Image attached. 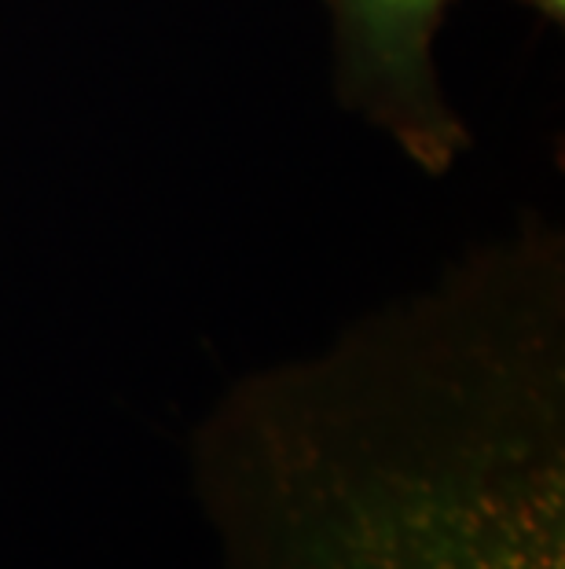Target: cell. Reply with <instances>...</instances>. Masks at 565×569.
Here are the masks:
<instances>
[{
	"label": "cell",
	"instance_id": "cell-1",
	"mask_svg": "<svg viewBox=\"0 0 565 569\" xmlns=\"http://www.w3.org/2000/svg\"><path fill=\"white\" fill-rule=\"evenodd\" d=\"M455 0H323L339 107L386 137L418 173H452L474 132L441 74L437 41Z\"/></svg>",
	"mask_w": 565,
	"mask_h": 569
},
{
	"label": "cell",
	"instance_id": "cell-2",
	"mask_svg": "<svg viewBox=\"0 0 565 569\" xmlns=\"http://www.w3.org/2000/svg\"><path fill=\"white\" fill-rule=\"evenodd\" d=\"M511 4H518L522 11H528L536 22H544L551 30L565 27V0H511Z\"/></svg>",
	"mask_w": 565,
	"mask_h": 569
}]
</instances>
